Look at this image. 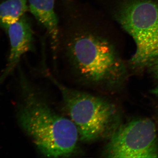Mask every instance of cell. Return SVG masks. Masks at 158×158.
<instances>
[{
    "mask_svg": "<svg viewBox=\"0 0 158 158\" xmlns=\"http://www.w3.org/2000/svg\"><path fill=\"white\" fill-rule=\"evenodd\" d=\"M59 23L56 62L61 59L72 71L90 83L113 75L116 59L102 33L96 9L83 0H56Z\"/></svg>",
    "mask_w": 158,
    "mask_h": 158,
    "instance_id": "obj_1",
    "label": "cell"
},
{
    "mask_svg": "<svg viewBox=\"0 0 158 158\" xmlns=\"http://www.w3.org/2000/svg\"><path fill=\"white\" fill-rule=\"evenodd\" d=\"M23 85V99L18 118L35 147L47 157H68L77 151L80 140L69 118L55 112L28 84Z\"/></svg>",
    "mask_w": 158,
    "mask_h": 158,
    "instance_id": "obj_2",
    "label": "cell"
},
{
    "mask_svg": "<svg viewBox=\"0 0 158 158\" xmlns=\"http://www.w3.org/2000/svg\"><path fill=\"white\" fill-rule=\"evenodd\" d=\"M46 74L61 93L70 119L77 129L80 140L93 142L105 135L114 115L113 107L98 97L62 85L48 72Z\"/></svg>",
    "mask_w": 158,
    "mask_h": 158,
    "instance_id": "obj_3",
    "label": "cell"
},
{
    "mask_svg": "<svg viewBox=\"0 0 158 158\" xmlns=\"http://www.w3.org/2000/svg\"><path fill=\"white\" fill-rule=\"evenodd\" d=\"M120 23L135 42L133 64L144 65L158 59V4L148 1L131 4L122 12Z\"/></svg>",
    "mask_w": 158,
    "mask_h": 158,
    "instance_id": "obj_4",
    "label": "cell"
},
{
    "mask_svg": "<svg viewBox=\"0 0 158 158\" xmlns=\"http://www.w3.org/2000/svg\"><path fill=\"white\" fill-rule=\"evenodd\" d=\"M105 154L110 158H158L154 123L149 118H143L121 127L113 134Z\"/></svg>",
    "mask_w": 158,
    "mask_h": 158,
    "instance_id": "obj_5",
    "label": "cell"
},
{
    "mask_svg": "<svg viewBox=\"0 0 158 158\" xmlns=\"http://www.w3.org/2000/svg\"><path fill=\"white\" fill-rule=\"evenodd\" d=\"M26 14L5 30L9 36L10 51L4 75L13 70L24 54L34 50L33 25Z\"/></svg>",
    "mask_w": 158,
    "mask_h": 158,
    "instance_id": "obj_6",
    "label": "cell"
},
{
    "mask_svg": "<svg viewBox=\"0 0 158 158\" xmlns=\"http://www.w3.org/2000/svg\"><path fill=\"white\" fill-rule=\"evenodd\" d=\"M56 3V0H28L29 11L45 32L54 60L56 56L59 36Z\"/></svg>",
    "mask_w": 158,
    "mask_h": 158,
    "instance_id": "obj_7",
    "label": "cell"
},
{
    "mask_svg": "<svg viewBox=\"0 0 158 158\" xmlns=\"http://www.w3.org/2000/svg\"><path fill=\"white\" fill-rule=\"evenodd\" d=\"M29 11L28 0H6L0 3V27L6 30Z\"/></svg>",
    "mask_w": 158,
    "mask_h": 158,
    "instance_id": "obj_8",
    "label": "cell"
},
{
    "mask_svg": "<svg viewBox=\"0 0 158 158\" xmlns=\"http://www.w3.org/2000/svg\"><path fill=\"white\" fill-rule=\"evenodd\" d=\"M153 70V73L158 78V61L156 62L155 65L154 66Z\"/></svg>",
    "mask_w": 158,
    "mask_h": 158,
    "instance_id": "obj_9",
    "label": "cell"
},
{
    "mask_svg": "<svg viewBox=\"0 0 158 158\" xmlns=\"http://www.w3.org/2000/svg\"><path fill=\"white\" fill-rule=\"evenodd\" d=\"M152 93L158 96V85L156 87L152 90Z\"/></svg>",
    "mask_w": 158,
    "mask_h": 158,
    "instance_id": "obj_10",
    "label": "cell"
}]
</instances>
